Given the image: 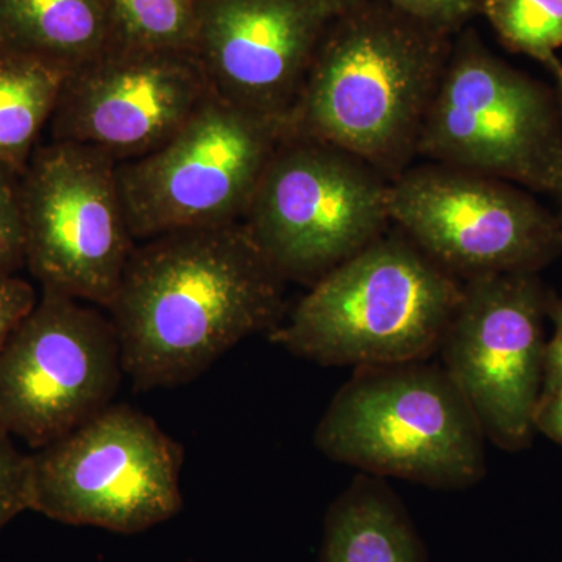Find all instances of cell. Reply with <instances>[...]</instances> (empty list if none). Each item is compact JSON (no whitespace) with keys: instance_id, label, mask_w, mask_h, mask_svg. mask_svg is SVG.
Masks as SVG:
<instances>
[{"instance_id":"obj_1","label":"cell","mask_w":562,"mask_h":562,"mask_svg":"<svg viewBox=\"0 0 562 562\" xmlns=\"http://www.w3.org/2000/svg\"><path fill=\"white\" fill-rule=\"evenodd\" d=\"M286 280L238 224L136 243L109 316L138 391L194 382L286 316Z\"/></svg>"},{"instance_id":"obj_2","label":"cell","mask_w":562,"mask_h":562,"mask_svg":"<svg viewBox=\"0 0 562 562\" xmlns=\"http://www.w3.org/2000/svg\"><path fill=\"white\" fill-rule=\"evenodd\" d=\"M447 35L350 2L321 43L288 133L341 147L394 180L416 161L452 52Z\"/></svg>"},{"instance_id":"obj_3","label":"cell","mask_w":562,"mask_h":562,"mask_svg":"<svg viewBox=\"0 0 562 562\" xmlns=\"http://www.w3.org/2000/svg\"><path fill=\"white\" fill-rule=\"evenodd\" d=\"M461 292V280L395 228L312 284L268 338L321 366L428 360Z\"/></svg>"},{"instance_id":"obj_4","label":"cell","mask_w":562,"mask_h":562,"mask_svg":"<svg viewBox=\"0 0 562 562\" xmlns=\"http://www.w3.org/2000/svg\"><path fill=\"white\" fill-rule=\"evenodd\" d=\"M482 425L442 366L355 369L322 414L314 446L368 475L465 490L486 475Z\"/></svg>"},{"instance_id":"obj_5","label":"cell","mask_w":562,"mask_h":562,"mask_svg":"<svg viewBox=\"0 0 562 562\" xmlns=\"http://www.w3.org/2000/svg\"><path fill=\"white\" fill-rule=\"evenodd\" d=\"M417 158L508 181L562 206L557 92L464 35L450 52Z\"/></svg>"},{"instance_id":"obj_6","label":"cell","mask_w":562,"mask_h":562,"mask_svg":"<svg viewBox=\"0 0 562 562\" xmlns=\"http://www.w3.org/2000/svg\"><path fill=\"white\" fill-rule=\"evenodd\" d=\"M391 180L341 147L288 133L243 225L288 281L312 284L391 231Z\"/></svg>"},{"instance_id":"obj_7","label":"cell","mask_w":562,"mask_h":562,"mask_svg":"<svg viewBox=\"0 0 562 562\" xmlns=\"http://www.w3.org/2000/svg\"><path fill=\"white\" fill-rule=\"evenodd\" d=\"M184 450L150 416L111 403L29 454V509L52 520L136 535L183 508Z\"/></svg>"},{"instance_id":"obj_8","label":"cell","mask_w":562,"mask_h":562,"mask_svg":"<svg viewBox=\"0 0 562 562\" xmlns=\"http://www.w3.org/2000/svg\"><path fill=\"white\" fill-rule=\"evenodd\" d=\"M286 135L283 122L211 92L165 144L117 162L133 239L243 222L266 166Z\"/></svg>"},{"instance_id":"obj_9","label":"cell","mask_w":562,"mask_h":562,"mask_svg":"<svg viewBox=\"0 0 562 562\" xmlns=\"http://www.w3.org/2000/svg\"><path fill=\"white\" fill-rule=\"evenodd\" d=\"M25 266L43 290L106 310L136 241L105 151L50 140L20 179Z\"/></svg>"},{"instance_id":"obj_10","label":"cell","mask_w":562,"mask_h":562,"mask_svg":"<svg viewBox=\"0 0 562 562\" xmlns=\"http://www.w3.org/2000/svg\"><path fill=\"white\" fill-rule=\"evenodd\" d=\"M392 225L458 280L539 272L562 254V222L532 192L424 161L391 180Z\"/></svg>"},{"instance_id":"obj_11","label":"cell","mask_w":562,"mask_h":562,"mask_svg":"<svg viewBox=\"0 0 562 562\" xmlns=\"http://www.w3.org/2000/svg\"><path fill=\"white\" fill-rule=\"evenodd\" d=\"M124 375L109 314L43 290L0 350V430L38 450L109 408Z\"/></svg>"},{"instance_id":"obj_12","label":"cell","mask_w":562,"mask_h":562,"mask_svg":"<svg viewBox=\"0 0 562 562\" xmlns=\"http://www.w3.org/2000/svg\"><path fill=\"white\" fill-rule=\"evenodd\" d=\"M549 290L538 272L462 281L439 351L492 443L519 452L535 436L546 358Z\"/></svg>"},{"instance_id":"obj_13","label":"cell","mask_w":562,"mask_h":562,"mask_svg":"<svg viewBox=\"0 0 562 562\" xmlns=\"http://www.w3.org/2000/svg\"><path fill=\"white\" fill-rule=\"evenodd\" d=\"M69 70L50 117V140L105 151L117 162L160 147L211 94L187 47L125 44Z\"/></svg>"},{"instance_id":"obj_14","label":"cell","mask_w":562,"mask_h":562,"mask_svg":"<svg viewBox=\"0 0 562 562\" xmlns=\"http://www.w3.org/2000/svg\"><path fill=\"white\" fill-rule=\"evenodd\" d=\"M350 0H213L195 25L211 91L288 124L317 50ZM288 127V125H286Z\"/></svg>"},{"instance_id":"obj_15","label":"cell","mask_w":562,"mask_h":562,"mask_svg":"<svg viewBox=\"0 0 562 562\" xmlns=\"http://www.w3.org/2000/svg\"><path fill=\"white\" fill-rule=\"evenodd\" d=\"M321 562H427V552L401 498L361 473L328 508Z\"/></svg>"},{"instance_id":"obj_16","label":"cell","mask_w":562,"mask_h":562,"mask_svg":"<svg viewBox=\"0 0 562 562\" xmlns=\"http://www.w3.org/2000/svg\"><path fill=\"white\" fill-rule=\"evenodd\" d=\"M101 0H0V44L72 70L105 47Z\"/></svg>"},{"instance_id":"obj_17","label":"cell","mask_w":562,"mask_h":562,"mask_svg":"<svg viewBox=\"0 0 562 562\" xmlns=\"http://www.w3.org/2000/svg\"><path fill=\"white\" fill-rule=\"evenodd\" d=\"M69 70L0 44V166L21 179Z\"/></svg>"},{"instance_id":"obj_18","label":"cell","mask_w":562,"mask_h":562,"mask_svg":"<svg viewBox=\"0 0 562 562\" xmlns=\"http://www.w3.org/2000/svg\"><path fill=\"white\" fill-rule=\"evenodd\" d=\"M480 11L509 50L560 72L562 0H482Z\"/></svg>"},{"instance_id":"obj_19","label":"cell","mask_w":562,"mask_h":562,"mask_svg":"<svg viewBox=\"0 0 562 562\" xmlns=\"http://www.w3.org/2000/svg\"><path fill=\"white\" fill-rule=\"evenodd\" d=\"M127 44L187 47L195 35L188 0H111Z\"/></svg>"},{"instance_id":"obj_20","label":"cell","mask_w":562,"mask_h":562,"mask_svg":"<svg viewBox=\"0 0 562 562\" xmlns=\"http://www.w3.org/2000/svg\"><path fill=\"white\" fill-rule=\"evenodd\" d=\"M25 266L20 179L0 166V272Z\"/></svg>"},{"instance_id":"obj_21","label":"cell","mask_w":562,"mask_h":562,"mask_svg":"<svg viewBox=\"0 0 562 562\" xmlns=\"http://www.w3.org/2000/svg\"><path fill=\"white\" fill-rule=\"evenodd\" d=\"M24 512H29V454L0 430V531Z\"/></svg>"},{"instance_id":"obj_22","label":"cell","mask_w":562,"mask_h":562,"mask_svg":"<svg viewBox=\"0 0 562 562\" xmlns=\"http://www.w3.org/2000/svg\"><path fill=\"white\" fill-rule=\"evenodd\" d=\"M392 9L425 27L450 33L480 11L482 0H387Z\"/></svg>"},{"instance_id":"obj_23","label":"cell","mask_w":562,"mask_h":562,"mask_svg":"<svg viewBox=\"0 0 562 562\" xmlns=\"http://www.w3.org/2000/svg\"><path fill=\"white\" fill-rule=\"evenodd\" d=\"M38 302L35 288L16 273L0 272V350Z\"/></svg>"},{"instance_id":"obj_24","label":"cell","mask_w":562,"mask_h":562,"mask_svg":"<svg viewBox=\"0 0 562 562\" xmlns=\"http://www.w3.org/2000/svg\"><path fill=\"white\" fill-rule=\"evenodd\" d=\"M547 317L553 322L554 331L546 346L541 395L557 390L562 384V299L552 291H549Z\"/></svg>"},{"instance_id":"obj_25","label":"cell","mask_w":562,"mask_h":562,"mask_svg":"<svg viewBox=\"0 0 562 562\" xmlns=\"http://www.w3.org/2000/svg\"><path fill=\"white\" fill-rule=\"evenodd\" d=\"M535 430L562 446V384L541 395L535 414Z\"/></svg>"},{"instance_id":"obj_26","label":"cell","mask_w":562,"mask_h":562,"mask_svg":"<svg viewBox=\"0 0 562 562\" xmlns=\"http://www.w3.org/2000/svg\"><path fill=\"white\" fill-rule=\"evenodd\" d=\"M554 79H557V91L554 92H557L558 102H560V109L562 113V68L560 72L554 76Z\"/></svg>"},{"instance_id":"obj_27","label":"cell","mask_w":562,"mask_h":562,"mask_svg":"<svg viewBox=\"0 0 562 562\" xmlns=\"http://www.w3.org/2000/svg\"><path fill=\"white\" fill-rule=\"evenodd\" d=\"M561 222H562V210L560 211Z\"/></svg>"}]
</instances>
